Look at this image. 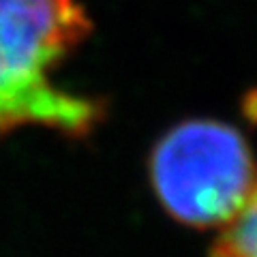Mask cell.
Listing matches in <instances>:
<instances>
[{
    "label": "cell",
    "mask_w": 257,
    "mask_h": 257,
    "mask_svg": "<svg viewBox=\"0 0 257 257\" xmlns=\"http://www.w3.org/2000/svg\"><path fill=\"white\" fill-rule=\"evenodd\" d=\"M86 32L77 0H0V133L22 126L90 131L99 105L52 79Z\"/></svg>",
    "instance_id": "cell-1"
},
{
    "label": "cell",
    "mask_w": 257,
    "mask_h": 257,
    "mask_svg": "<svg viewBox=\"0 0 257 257\" xmlns=\"http://www.w3.org/2000/svg\"><path fill=\"white\" fill-rule=\"evenodd\" d=\"M152 187L176 221L223 227L257 182L244 138L219 120H187L167 131L150 157Z\"/></svg>",
    "instance_id": "cell-2"
},
{
    "label": "cell",
    "mask_w": 257,
    "mask_h": 257,
    "mask_svg": "<svg viewBox=\"0 0 257 257\" xmlns=\"http://www.w3.org/2000/svg\"><path fill=\"white\" fill-rule=\"evenodd\" d=\"M210 257H257V182L242 208L219 227Z\"/></svg>",
    "instance_id": "cell-3"
}]
</instances>
